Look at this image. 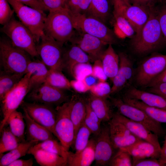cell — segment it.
<instances>
[{
    "mask_svg": "<svg viewBox=\"0 0 166 166\" xmlns=\"http://www.w3.org/2000/svg\"><path fill=\"white\" fill-rule=\"evenodd\" d=\"M166 42L158 18L157 7H151L148 19L140 33L132 38L131 47L139 55H144L163 48Z\"/></svg>",
    "mask_w": 166,
    "mask_h": 166,
    "instance_id": "6da1fadb",
    "label": "cell"
},
{
    "mask_svg": "<svg viewBox=\"0 0 166 166\" xmlns=\"http://www.w3.org/2000/svg\"><path fill=\"white\" fill-rule=\"evenodd\" d=\"M74 29L67 8L49 11L45 21L43 32L63 45L73 37Z\"/></svg>",
    "mask_w": 166,
    "mask_h": 166,
    "instance_id": "7a4b0ae2",
    "label": "cell"
},
{
    "mask_svg": "<svg viewBox=\"0 0 166 166\" xmlns=\"http://www.w3.org/2000/svg\"><path fill=\"white\" fill-rule=\"evenodd\" d=\"M29 56L24 50L13 45L9 40H0V62L4 72L25 75L31 61Z\"/></svg>",
    "mask_w": 166,
    "mask_h": 166,
    "instance_id": "3957f363",
    "label": "cell"
},
{
    "mask_svg": "<svg viewBox=\"0 0 166 166\" xmlns=\"http://www.w3.org/2000/svg\"><path fill=\"white\" fill-rule=\"evenodd\" d=\"M69 11L75 30L79 33L97 37L108 45L116 43L117 37L105 23L85 14L73 13L69 10Z\"/></svg>",
    "mask_w": 166,
    "mask_h": 166,
    "instance_id": "277c9868",
    "label": "cell"
},
{
    "mask_svg": "<svg viewBox=\"0 0 166 166\" xmlns=\"http://www.w3.org/2000/svg\"><path fill=\"white\" fill-rule=\"evenodd\" d=\"M1 31L14 46L24 50L33 57L38 56L36 42L33 34L21 21L13 17L3 26Z\"/></svg>",
    "mask_w": 166,
    "mask_h": 166,
    "instance_id": "5b68a950",
    "label": "cell"
},
{
    "mask_svg": "<svg viewBox=\"0 0 166 166\" xmlns=\"http://www.w3.org/2000/svg\"><path fill=\"white\" fill-rule=\"evenodd\" d=\"M20 21L33 34L36 42L44 33L45 13L20 3L16 0H7Z\"/></svg>",
    "mask_w": 166,
    "mask_h": 166,
    "instance_id": "8992f818",
    "label": "cell"
},
{
    "mask_svg": "<svg viewBox=\"0 0 166 166\" xmlns=\"http://www.w3.org/2000/svg\"><path fill=\"white\" fill-rule=\"evenodd\" d=\"M111 101L122 115L144 125L159 137L164 136L165 131L160 123L153 119L143 110L125 103L122 99L111 98Z\"/></svg>",
    "mask_w": 166,
    "mask_h": 166,
    "instance_id": "52a82bcc",
    "label": "cell"
},
{
    "mask_svg": "<svg viewBox=\"0 0 166 166\" xmlns=\"http://www.w3.org/2000/svg\"><path fill=\"white\" fill-rule=\"evenodd\" d=\"M30 75V73H26L1 101L3 117L0 123V132L6 125L10 115L21 105L29 92V81Z\"/></svg>",
    "mask_w": 166,
    "mask_h": 166,
    "instance_id": "ba28073f",
    "label": "cell"
},
{
    "mask_svg": "<svg viewBox=\"0 0 166 166\" xmlns=\"http://www.w3.org/2000/svg\"><path fill=\"white\" fill-rule=\"evenodd\" d=\"M69 101L55 108L57 116L54 136L67 151L73 144L75 139V128L69 116Z\"/></svg>",
    "mask_w": 166,
    "mask_h": 166,
    "instance_id": "9c48e42d",
    "label": "cell"
},
{
    "mask_svg": "<svg viewBox=\"0 0 166 166\" xmlns=\"http://www.w3.org/2000/svg\"><path fill=\"white\" fill-rule=\"evenodd\" d=\"M38 43L37 49L42 61L49 69L61 71L63 68V45L44 33L42 35Z\"/></svg>",
    "mask_w": 166,
    "mask_h": 166,
    "instance_id": "30bf717a",
    "label": "cell"
},
{
    "mask_svg": "<svg viewBox=\"0 0 166 166\" xmlns=\"http://www.w3.org/2000/svg\"><path fill=\"white\" fill-rule=\"evenodd\" d=\"M165 69L166 54L152 55L138 65L135 77L136 83L141 87H148L153 80Z\"/></svg>",
    "mask_w": 166,
    "mask_h": 166,
    "instance_id": "8fae6325",
    "label": "cell"
},
{
    "mask_svg": "<svg viewBox=\"0 0 166 166\" xmlns=\"http://www.w3.org/2000/svg\"><path fill=\"white\" fill-rule=\"evenodd\" d=\"M30 117L45 127L54 135L56 119V111L51 105L23 102L21 105Z\"/></svg>",
    "mask_w": 166,
    "mask_h": 166,
    "instance_id": "7c38bea8",
    "label": "cell"
},
{
    "mask_svg": "<svg viewBox=\"0 0 166 166\" xmlns=\"http://www.w3.org/2000/svg\"><path fill=\"white\" fill-rule=\"evenodd\" d=\"M95 148V164L105 166L115 154V148L111 141L109 125L101 127V132L97 136Z\"/></svg>",
    "mask_w": 166,
    "mask_h": 166,
    "instance_id": "4fadbf2b",
    "label": "cell"
},
{
    "mask_svg": "<svg viewBox=\"0 0 166 166\" xmlns=\"http://www.w3.org/2000/svg\"><path fill=\"white\" fill-rule=\"evenodd\" d=\"M28 97L35 102L51 105L68 101L67 97L62 90L45 83L32 89Z\"/></svg>",
    "mask_w": 166,
    "mask_h": 166,
    "instance_id": "5bb4252c",
    "label": "cell"
},
{
    "mask_svg": "<svg viewBox=\"0 0 166 166\" xmlns=\"http://www.w3.org/2000/svg\"><path fill=\"white\" fill-rule=\"evenodd\" d=\"M108 125L111 139L115 149L129 146L142 140L124 124L113 119L109 121Z\"/></svg>",
    "mask_w": 166,
    "mask_h": 166,
    "instance_id": "9a60e30c",
    "label": "cell"
},
{
    "mask_svg": "<svg viewBox=\"0 0 166 166\" xmlns=\"http://www.w3.org/2000/svg\"><path fill=\"white\" fill-rule=\"evenodd\" d=\"M80 37L76 40L70 41L72 44H76L81 48L90 57L91 61L100 59L105 51V46L108 45L99 38L91 35L79 33Z\"/></svg>",
    "mask_w": 166,
    "mask_h": 166,
    "instance_id": "2e32d148",
    "label": "cell"
},
{
    "mask_svg": "<svg viewBox=\"0 0 166 166\" xmlns=\"http://www.w3.org/2000/svg\"><path fill=\"white\" fill-rule=\"evenodd\" d=\"M126 3L123 14L133 27L136 34H138L148 20L152 7Z\"/></svg>",
    "mask_w": 166,
    "mask_h": 166,
    "instance_id": "e0dca14e",
    "label": "cell"
},
{
    "mask_svg": "<svg viewBox=\"0 0 166 166\" xmlns=\"http://www.w3.org/2000/svg\"><path fill=\"white\" fill-rule=\"evenodd\" d=\"M119 66L118 72L112 82L111 94L116 93L128 85L132 77L133 66L132 62L125 53L118 54Z\"/></svg>",
    "mask_w": 166,
    "mask_h": 166,
    "instance_id": "ac0fdd59",
    "label": "cell"
},
{
    "mask_svg": "<svg viewBox=\"0 0 166 166\" xmlns=\"http://www.w3.org/2000/svg\"><path fill=\"white\" fill-rule=\"evenodd\" d=\"M112 119L124 124L137 137L161 149L159 137L144 125L128 119L118 112L113 113Z\"/></svg>",
    "mask_w": 166,
    "mask_h": 166,
    "instance_id": "d6986e66",
    "label": "cell"
},
{
    "mask_svg": "<svg viewBox=\"0 0 166 166\" xmlns=\"http://www.w3.org/2000/svg\"><path fill=\"white\" fill-rule=\"evenodd\" d=\"M118 150L125 151L132 157V160H137L146 158H154L158 159L161 149L151 143L143 140Z\"/></svg>",
    "mask_w": 166,
    "mask_h": 166,
    "instance_id": "ffe728a7",
    "label": "cell"
},
{
    "mask_svg": "<svg viewBox=\"0 0 166 166\" xmlns=\"http://www.w3.org/2000/svg\"><path fill=\"white\" fill-rule=\"evenodd\" d=\"M96 140H89L86 147L78 152H66L67 166H89L95 160Z\"/></svg>",
    "mask_w": 166,
    "mask_h": 166,
    "instance_id": "44dd1931",
    "label": "cell"
},
{
    "mask_svg": "<svg viewBox=\"0 0 166 166\" xmlns=\"http://www.w3.org/2000/svg\"><path fill=\"white\" fill-rule=\"evenodd\" d=\"M23 109L26 126V140H35L42 142L55 138L54 136L51 131L34 121L29 116L26 111Z\"/></svg>",
    "mask_w": 166,
    "mask_h": 166,
    "instance_id": "7402d4cb",
    "label": "cell"
},
{
    "mask_svg": "<svg viewBox=\"0 0 166 166\" xmlns=\"http://www.w3.org/2000/svg\"><path fill=\"white\" fill-rule=\"evenodd\" d=\"M124 96L140 100L149 106L166 110V98L160 95L132 86Z\"/></svg>",
    "mask_w": 166,
    "mask_h": 166,
    "instance_id": "603a6c76",
    "label": "cell"
},
{
    "mask_svg": "<svg viewBox=\"0 0 166 166\" xmlns=\"http://www.w3.org/2000/svg\"><path fill=\"white\" fill-rule=\"evenodd\" d=\"M92 61L89 55L76 44L72 45L67 50L64 51L62 66L71 74L72 69L76 65L81 63Z\"/></svg>",
    "mask_w": 166,
    "mask_h": 166,
    "instance_id": "cb8c5ba5",
    "label": "cell"
},
{
    "mask_svg": "<svg viewBox=\"0 0 166 166\" xmlns=\"http://www.w3.org/2000/svg\"><path fill=\"white\" fill-rule=\"evenodd\" d=\"M49 72L41 61H31L28 64L26 73L31 74L29 81V91L45 83Z\"/></svg>",
    "mask_w": 166,
    "mask_h": 166,
    "instance_id": "d4e9b609",
    "label": "cell"
},
{
    "mask_svg": "<svg viewBox=\"0 0 166 166\" xmlns=\"http://www.w3.org/2000/svg\"><path fill=\"white\" fill-rule=\"evenodd\" d=\"M69 102V114L75 128V137L78 129L84 122L86 115V102L82 98L75 95L72 97Z\"/></svg>",
    "mask_w": 166,
    "mask_h": 166,
    "instance_id": "484cf974",
    "label": "cell"
},
{
    "mask_svg": "<svg viewBox=\"0 0 166 166\" xmlns=\"http://www.w3.org/2000/svg\"><path fill=\"white\" fill-rule=\"evenodd\" d=\"M102 64L108 78L112 81L117 74L119 66V57L112 46L109 44L100 58Z\"/></svg>",
    "mask_w": 166,
    "mask_h": 166,
    "instance_id": "4316f807",
    "label": "cell"
},
{
    "mask_svg": "<svg viewBox=\"0 0 166 166\" xmlns=\"http://www.w3.org/2000/svg\"><path fill=\"white\" fill-rule=\"evenodd\" d=\"M27 154L33 155L37 163L42 166H67L66 161L63 157L42 149L32 147Z\"/></svg>",
    "mask_w": 166,
    "mask_h": 166,
    "instance_id": "83f0119b",
    "label": "cell"
},
{
    "mask_svg": "<svg viewBox=\"0 0 166 166\" xmlns=\"http://www.w3.org/2000/svg\"><path fill=\"white\" fill-rule=\"evenodd\" d=\"M112 23L113 32L119 38H133L136 34L134 29L124 15L114 11H113Z\"/></svg>",
    "mask_w": 166,
    "mask_h": 166,
    "instance_id": "f1b7e54d",
    "label": "cell"
},
{
    "mask_svg": "<svg viewBox=\"0 0 166 166\" xmlns=\"http://www.w3.org/2000/svg\"><path fill=\"white\" fill-rule=\"evenodd\" d=\"M88 102L101 122L109 121L112 119L113 113L106 98L91 94Z\"/></svg>",
    "mask_w": 166,
    "mask_h": 166,
    "instance_id": "f546056e",
    "label": "cell"
},
{
    "mask_svg": "<svg viewBox=\"0 0 166 166\" xmlns=\"http://www.w3.org/2000/svg\"><path fill=\"white\" fill-rule=\"evenodd\" d=\"M122 99L125 103L143 110L156 121L166 123V110L149 106L140 100L125 96Z\"/></svg>",
    "mask_w": 166,
    "mask_h": 166,
    "instance_id": "4dcf8cb0",
    "label": "cell"
},
{
    "mask_svg": "<svg viewBox=\"0 0 166 166\" xmlns=\"http://www.w3.org/2000/svg\"><path fill=\"white\" fill-rule=\"evenodd\" d=\"M39 142L37 140H26L21 142L15 148L8 152L0 155V166H8L14 161L25 156L30 148Z\"/></svg>",
    "mask_w": 166,
    "mask_h": 166,
    "instance_id": "1f68e13d",
    "label": "cell"
},
{
    "mask_svg": "<svg viewBox=\"0 0 166 166\" xmlns=\"http://www.w3.org/2000/svg\"><path fill=\"white\" fill-rule=\"evenodd\" d=\"M109 0H92L86 15L97 18L106 23L110 15Z\"/></svg>",
    "mask_w": 166,
    "mask_h": 166,
    "instance_id": "d6a6232c",
    "label": "cell"
},
{
    "mask_svg": "<svg viewBox=\"0 0 166 166\" xmlns=\"http://www.w3.org/2000/svg\"><path fill=\"white\" fill-rule=\"evenodd\" d=\"M25 123L23 114L16 110L10 115L6 125H9L10 131L20 143L26 141L25 139Z\"/></svg>",
    "mask_w": 166,
    "mask_h": 166,
    "instance_id": "836d02e7",
    "label": "cell"
},
{
    "mask_svg": "<svg viewBox=\"0 0 166 166\" xmlns=\"http://www.w3.org/2000/svg\"><path fill=\"white\" fill-rule=\"evenodd\" d=\"M24 75L6 73L4 71L0 76V99L6 95L21 80Z\"/></svg>",
    "mask_w": 166,
    "mask_h": 166,
    "instance_id": "e575fe53",
    "label": "cell"
},
{
    "mask_svg": "<svg viewBox=\"0 0 166 166\" xmlns=\"http://www.w3.org/2000/svg\"><path fill=\"white\" fill-rule=\"evenodd\" d=\"M61 71L49 69V73L45 83L62 90L69 89L71 88L70 81Z\"/></svg>",
    "mask_w": 166,
    "mask_h": 166,
    "instance_id": "d590c367",
    "label": "cell"
},
{
    "mask_svg": "<svg viewBox=\"0 0 166 166\" xmlns=\"http://www.w3.org/2000/svg\"><path fill=\"white\" fill-rule=\"evenodd\" d=\"M0 140V154H3L17 147L20 143L11 132L9 127L5 126L2 131Z\"/></svg>",
    "mask_w": 166,
    "mask_h": 166,
    "instance_id": "8d00e7d4",
    "label": "cell"
},
{
    "mask_svg": "<svg viewBox=\"0 0 166 166\" xmlns=\"http://www.w3.org/2000/svg\"><path fill=\"white\" fill-rule=\"evenodd\" d=\"M35 149H40L58 155L66 159L67 151L60 142L55 139L47 140L38 143L32 147Z\"/></svg>",
    "mask_w": 166,
    "mask_h": 166,
    "instance_id": "74e56055",
    "label": "cell"
},
{
    "mask_svg": "<svg viewBox=\"0 0 166 166\" xmlns=\"http://www.w3.org/2000/svg\"><path fill=\"white\" fill-rule=\"evenodd\" d=\"M91 133V132L83 122L78 129L75 136L73 144L76 152L81 151L86 147Z\"/></svg>",
    "mask_w": 166,
    "mask_h": 166,
    "instance_id": "f35d334b",
    "label": "cell"
},
{
    "mask_svg": "<svg viewBox=\"0 0 166 166\" xmlns=\"http://www.w3.org/2000/svg\"><path fill=\"white\" fill-rule=\"evenodd\" d=\"M109 165L111 166H133L132 157L128 152L118 150L113 157Z\"/></svg>",
    "mask_w": 166,
    "mask_h": 166,
    "instance_id": "ab89813d",
    "label": "cell"
},
{
    "mask_svg": "<svg viewBox=\"0 0 166 166\" xmlns=\"http://www.w3.org/2000/svg\"><path fill=\"white\" fill-rule=\"evenodd\" d=\"M92 0H68L67 8L71 12L86 14L89 9Z\"/></svg>",
    "mask_w": 166,
    "mask_h": 166,
    "instance_id": "60d3db41",
    "label": "cell"
},
{
    "mask_svg": "<svg viewBox=\"0 0 166 166\" xmlns=\"http://www.w3.org/2000/svg\"><path fill=\"white\" fill-rule=\"evenodd\" d=\"M92 72V65L89 62L81 63L74 66L71 75L75 79L82 80L91 76Z\"/></svg>",
    "mask_w": 166,
    "mask_h": 166,
    "instance_id": "b9f144b4",
    "label": "cell"
},
{
    "mask_svg": "<svg viewBox=\"0 0 166 166\" xmlns=\"http://www.w3.org/2000/svg\"><path fill=\"white\" fill-rule=\"evenodd\" d=\"M111 88L109 84L106 81H99L90 85V91L91 94L99 97L106 98L111 94Z\"/></svg>",
    "mask_w": 166,
    "mask_h": 166,
    "instance_id": "7bdbcfd3",
    "label": "cell"
},
{
    "mask_svg": "<svg viewBox=\"0 0 166 166\" xmlns=\"http://www.w3.org/2000/svg\"><path fill=\"white\" fill-rule=\"evenodd\" d=\"M7 0H0V23L4 26L13 17L14 12L11 9Z\"/></svg>",
    "mask_w": 166,
    "mask_h": 166,
    "instance_id": "ee69618b",
    "label": "cell"
},
{
    "mask_svg": "<svg viewBox=\"0 0 166 166\" xmlns=\"http://www.w3.org/2000/svg\"><path fill=\"white\" fill-rule=\"evenodd\" d=\"M40 0L47 11H49L68 8V0Z\"/></svg>",
    "mask_w": 166,
    "mask_h": 166,
    "instance_id": "f6af8a7d",
    "label": "cell"
},
{
    "mask_svg": "<svg viewBox=\"0 0 166 166\" xmlns=\"http://www.w3.org/2000/svg\"><path fill=\"white\" fill-rule=\"evenodd\" d=\"M91 76L97 78L99 81H106L108 78L105 72L100 59L95 60L92 66Z\"/></svg>",
    "mask_w": 166,
    "mask_h": 166,
    "instance_id": "bcb514c9",
    "label": "cell"
},
{
    "mask_svg": "<svg viewBox=\"0 0 166 166\" xmlns=\"http://www.w3.org/2000/svg\"><path fill=\"white\" fill-rule=\"evenodd\" d=\"M157 8L161 29L166 42V4L162 0L161 5Z\"/></svg>",
    "mask_w": 166,
    "mask_h": 166,
    "instance_id": "7dc6e473",
    "label": "cell"
},
{
    "mask_svg": "<svg viewBox=\"0 0 166 166\" xmlns=\"http://www.w3.org/2000/svg\"><path fill=\"white\" fill-rule=\"evenodd\" d=\"M71 87L79 93H84L90 90V85L87 82L86 79L82 80H73L70 81Z\"/></svg>",
    "mask_w": 166,
    "mask_h": 166,
    "instance_id": "c3c4849f",
    "label": "cell"
},
{
    "mask_svg": "<svg viewBox=\"0 0 166 166\" xmlns=\"http://www.w3.org/2000/svg\"><path fill=\"white\" fill-rule=\"evenodd\" d=\"M84 123L86 126L93 133L97 136L100 133L101 127V123H98L91 118L86 114L85 118Z\"/></svg>",
    "mask_w": 166,
    "mask_h": 166,
    "instance_id": "681fc988",
    "label": "cell"
},
{
    "mask_svg": "<svg viewBox=\"0 0 166 166\" xmlns=\"http://www.w3.org/2000/svg\"><path fill=\"white\" fill-rule=\"evenodd\" d=\"M134 166H162L158 159L154 158H146L132 160Z\"/></svg>",
    "mask_w": 166,
    "mask_h": 166,
    "instance_id": "f907efd6",
    "label": "cell"
},
{
    "mask_svg": "<svg viewBox=\"0 0 166 166\" xmlns=\"http://www.w3.org/2000/svg\"><path fill=\"white\" fill-rule=\"evenodd\" d=\"M29 7L44 13L47 11L40 0H16Z\"/></svg>",
    "mask_w": 166,
    "mask_h": 166,
    "instance_id": "816d5d0a",
    "label": "cell"
},
{
    "mask_svg": "<svg viewBox=\"0 0 166 166\" xmlns=\"http://www.w3.org/2000/svg\"><path fill=\"white\" fill-rule=\"evenodd\" d=\"M149 87L147 91L160 95L166 98V82L157 84Z\"/></svg>",
    "mask_w": 166,
    "mask_h": 166,
    "instance_id": "f5cc1de1",
    "label": "cell"
},
{
    "mask_svg": "<svg viewBox=\"0 0 166 166\" xmlns=\"http://www.w3.org/2000/svg\"><path fill=\"white\" fill-rule=\"evenodd\" d=\"M129 3L133 5H138L151 6H155L158 1L162 0H128Z\"/></svg>",
    "mask_w": 166,
    "mask_h": 166,
    "instance_id": "db71d44e",
    "label": "cell"
},
{
    "mask_svg": "<svg viewBox=\"0 0 166 166\" xmlns=\"http://www.w3.org/2000/svg\"><path fill=\"white\" fill-rule=\"evenodd\" d=\"M33 164V159L28 160L18 159L12 162L8 166H32Z\"/></svg>",
    "mask_w": 166,
    "mask_h": 166,
    "instance_id": "11a10c76",
    "label": "cell"
},
{
    "mask_svg": "<svg viewBox=\"0 0 166 166\" xmlns=\"http://www.w3.org/2000/svg\"><path fill=\"white\" fill-rule=\"evenodd\" d=\"M163 142V146L161 147L160 155L158 159L162 166H166V130Z\"/></svg>",
    "mask_w": 166,
    "mask_h": 166,
    "instance_id": "9f6ffc18",
    "label": "cell"
},
{
    "mask_svg": "<svg viewBox=\"0 0 166 166\" xmlns=\"http://www.w3.org/2000/svg\"><path fill=\"white\" fill-rule=\"evenodd\" d=\"M166 82V69L155 77L148 87H150L157 84Z\"/></svg>",
    "mask_w": 166,
    "mask_h": 166,
    "instance_id": "6f0895ef",
    "label": "cell"
},
{
    "mask_svg": "<svg viewBox=\"0 0 166 166\" xmlns=\"http://www.w3.org/2000/svg\"><path fill=\"white\" fill-rule=\"evenodd\" d=\"M162 1L166 4V0H162Z\"/></svg>",
    "mask_w": 166,
    "mask_h": 166,
    "instance_id": "680465c9",
    "label": "cell"
},
{
    "mask_svg": "<svg viewBox=\"0 0 166 166\" xmlns=\"http://www.w3.org/2000/svg\"><path fill=\"white\" fill-rule=\"evenodd\" d=\"M125 1H126L128 2H129V1H128V0H125Z\"/></svg>",
    "mask_w": 166,
    "mask_h": 166,
    "instance_id": "91938a15",
    "label": "cell"
}]
</instances>
